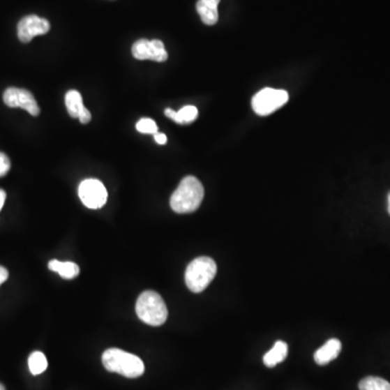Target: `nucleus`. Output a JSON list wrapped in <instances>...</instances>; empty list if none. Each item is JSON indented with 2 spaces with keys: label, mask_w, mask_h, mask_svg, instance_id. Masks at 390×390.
Wrapping results in <instances>:
<instances>
[{
  "label": "nucleus",
  "mask_w": 390,
  "mask_h": 390,
  "mask_svg": "<svg viewBox=\"0 0 390 390\" xmlns=\"http://www.w3.org/2000/svg\"><path fill=\"white\" fill-rule=\"evenodd\" d=\"M204 199V187L197 178L187 176L170 197V207L177 213H193Z\"/></svg>",
  "instance_id": "nucleus-1"
},
{
  "label": "nucleus",
  "mask_w": 390,
  "mask_h": 390,
  "mask_svg": "<svg viewBox=\"0 0 390 390\" xmlns=\"http://www.w3.org/2000/svg\"><path fill=\"white\" fill-rule=\"evenodd\" d=\"M102 362L107 371L128 378H137L144 373V363L139 357L121 349L110 348L102 354Z\"/></svg>",
  "instance_id": "nucleus-2"
},
{
  "label": "nucleus",
  "mask_w": 390,
  "mask_h": 390,
  "mask_svg": "<svg viewBox=\"0 0 390 390\" xmlns=\"http://www.w3.org/2000/svg\"><path fill=\"white\" fill-rule=\"evenodd\" d=\"M136 313L142 322L151 327H160L167 320L165 301L154 291L143 292L136 303Z\"/></svg>",
  "instance_id": "nucleus-3"
},
{
  "label": "nucleus",
  "mask_w": 390,
  "mask_h": 390,
  "mask_svg": "<svg viewBox=\"0 0 390 390\" xmlns=\"http://www.w3.org/2000/svg\"><path fill=\"white\" fill-rule=\"evenodd\" d=\"M216 273V262L211 258L203 256L190 262L184 274V280L190 291L199 294L207 289Z\"/></svg>",
  "instance_id": "nucleus-4"
},
{
  "label": "nucleus",
  "mask_w": 390,
  "mask_h": 390,
  "mask_svg": "<svg viewBox=\"0 0 390 390\" xmlns=\"http://www.w3.org/2000/svg\"><path fill=\"white\" fill-rule=\"evenodd\" d=\"M287 101L289 93L285 90L264 88L253 98L252 107L256 114L267 117L283 107Z\"/></svg>",
  "instance_id": "nucleus-5"
},
{
  "label": "nucleus",
  "mask_w": 390,
  "mask_h": 390,
  "mask_svg": "<svg viewBox=\"0 0 390 390\" xmlns=\"http://www.w3.org/2000/svg\"><path fill=\"white\" fill-rule=\"evenodd\" d=\"M78 195L84 205L90 209H99L107 201V191L105 184L97 179H86L78 188Z\"/></svg>",
  "instance_id": "nucleus-6"
},
{
  "label": "nucleus",
  "mask_w": 390,
  "mask_h": 390,
  "mask_svg": "<svg viewBox=\"0 0 390 390\" xmlns=\"http://www.w3.org/2000/svg\"><path fill=\"white\" fill-rule=\"evenodd\" d=\"M133 58L137 60H152L156 62H165L168 58L167 51L163 42L158 39H139L133 44Z\"/></svg>",
  "instance_id": "nucleus-7"
},
{
  "label": "nucleus",
  "mask_w": 390,
  "mask_h": 390,
  "mask_svg": "<svg viewBox=\"0 0 390 390\" xmlns=\"http://www.w3.org/2000/svg\"><path fill=\"white\" fill-rule=\"evenodd\" d=\"M3 102L9 107H21L29 112L33 117H37L40 113L37 101L32 92L21 88L10 87L3 92Z\"/></svg>",
  "instance_id": "nucleus-8"
},
{
  "label": "nucleus",
  "mask_w": 390,
  "mask_h": 390,
  "mask_svg": "<svg viewBox=\"0 0 390 390\" xmlns=\"http://www.w3.org/2000/svg\"><path fill=\"white\" fill-rule=\"evenodd\" d=\"M49 29H50V23L48 20L35 15H27L17 24V37L21 42L27 44L34 37L47 34Z\"/></svg>",
  "instance_id": "nucleus-9"
},
{
  "label": "nucleus",
  "mask_w": 390,
  "mask_h": 390,
  "mask_svg": "<svg viewBox=\"0 0 390 390\" xmlns=\"http://www.w3.org/2000/svg\"><path fill=\"white\" fill-rule=\"evenodd\" d=\"M66 105L68 114L78 119L82 124H88L91 121V114L83 103V98L77 90H70L66 95Z\"/></svg>",
  "instance_id": "nucleus-10"
},
{
  "label": "nucleus",
  "mask_w": 390,
  "mask_h": 390,
  "mask_svg": "<svg viewBox=\"0 0 390 390\" xmlns=\"http://www.w3.org/2000/svg\"><path fill=\"white\" fill-rule=\"evenodd\" d=\"M342 350V343L337 338H331L322 347L317 349L315 354V363L325 366L338 357Z\"/></svg>",
  "instance_id": "nucleus-11"
},
{
  "label": "nucleus",
  "mask_w": 390,
  "mask_h": 390,
  "mask_svg": "<svg viewBox=\"0 0 390 390\" xmlns=\"http://www.w3.org/2000/svg\"><path fill=\"white\" fill-rule=\"evenodd\" d=\"M220 0H199L197 10L204 24L213 25L218 21V5Z\"/></svg>",
  "instance_id": "nucleus-12"
},
{
  "label": "nucleus",
  "mask_w": 390,
  "mask_h": 390,
  "mask_svg": "<svg viewBox=\"0 0 390 390\" xmlns=\"http://www.w3.org/2000/svg\"><path fill=\"white\" fill-rule=\"evenodd\" d=\"M287 352H289L287 344L282 342V340H278L269 352L264 354V366H268V368H273V366H278L285 360Z\"/></svg>",
  "instance_id": "nucleus-13"
},
{
  "label": "nucleus",
  "mask_w": 390,
  "mask_h": 390,
  "mask_svg": "<svg viewBox=\"0 0 390 390\" xmlns=\"http://www.w3.org/2000/svg\"><path fill=\"white\" fill-rule=\"evenodd\" d=\"M165 115L168 119L176 121L177 124H190V123H193L197 119L199 111L193 105H186V107H182L178 112L174 111L172 109H166Z\"/></svg>",
  "instance_id": "nucleus-14"
},
{
  "label": "nucleus",
  "mask_w": 390,
  "mask_h": 390,
  "mask_svg": "<svg viewBox=\"0 0 390 390\" xmlns=\"http://www.w3.org/2000/svg\"><path fill=\"white\" fill-rule=\"evenodd\" d=\"M51 271L60 274L63 279H74L80 274V267L72 262H60V260H50L48 264Z\"/></svg>",
  "instance_id": "nucleus-15"
},
{
  "label": "nucleus",
  "mask_w": 390,
  "mask_h": 390,
  "mask_svg": "<svg viewBox=\"0 0 390 390\" xmlns=\"http://www.w3.org/2000/svg\"><path fill=\"white\" fill-rule=\"evenodd\" d=\"M47 366H48V361L43 352H35L29 356V368L33 375L42 374L43 372L46 371Z\"/></svg>",
  "instance_id": "nucleus-16"
},
{
  "label": "nucleus",
  "mask_w": 390,
  "mask_h": 390,
  "mask_svg": "<svg viewBox=\"0 0 390 390\" xmlns=\"http://www.w3.org/2000/svg\"><path fill=\"white\" fill-rule=\"evenodd\" d=\"M360 390H390V384L386 380L376 376H368L359 383Z\"/></svg>",
  "instance_id": "nucleus-17"
},
{
  "label": "nucleus",
  "mask_w": 390,
  "mask_h": 390,
  "mask_svg": "<svg viewBox=\"0 0 390 390\" xmlns=\"http://www.w3.org/2000/svg\"><path fill=\"white\" fill-rule=\"evenodd\" d=\"M136 128L139 133H148V135H156L158 131L156 121L151 119H141L137 123Z\"/></svg>",
  "instance_id": "nucleus-18"
},
{
  "label": "nucleus",
  "mask_w": 390,
  "mask_h": 390,
  "mask_svg": "<svg viewBox=\"0 0 390 390\" xmlns=\"http://www.w3.org/2000/svg\"><path fill=\"white\" fill-rule=\"evenodd\" d=\"M11 167L9 158L6 156L5 153L0 152V177H3L8 174Z\"/></svg>",
  "instance_id": "nucleus-19"
},
{
  "label": "nucleus",
  "mask_w": 390,
  "mask_h": 390,
  "mask_svg": "<svg viewBox=\"0 0 390 390\" xmlns=\"http://www.w3.org/2000/svg\"><path fill=\"white\" fill-rule=\"evenodd\" d=\"M154 140H156L158 144L163 146V144H166V142H167V137H166V135H164V133H156V135H154Z\"/></svg>",
  "instance_id": "nucleus-20"
},
{
  "label": "nucleus",
  "mask_w": 390,
  "mask_h": 390,
  "mask_svg": "<svg viewBox=\"0 0 390 390\" xmlns=\"http://www.w3.org/2000/svg\"><path fill=\"white\" fill-rule=\"evenodd\" d=\"M8 276H9V272L6 268L0 266V285L3 283V282L7 281Z\"/></svg>",
  "instance_id": "nucleus-21"
},
{
  "label": "nucleus",
  "mask_w": 390,
  "mask_h": 390,
  "mask_svg": "<svg viewBox=\"0 0 390 390\" xmlns=\"http://www.w3.org/2000/svg\"><path fill=\"white\" fill-rule=\"evenodd\" d=\"M6 197H7V194H6V192L3 191V189H0V211L3 209V204H5L6 202Z\"/></svg>",
  "instance_id": "nucleus-22"
},
{
  "label": "nucleus",
  "mask_w": 390,
  "mask_h": 390,
  "mask_svg": "<svg viewBox=\"0 0 390 390\" xmlns=\"http://www.w3.org/2000/svg\"><path fill=\"white\" fill-rule=\"evenodd\" d=\"M388 213H390V193L388 194Z\"/></svg>",
  "instance_id": "nucleus-23"
},
{
  "label": "nucleus",
  "mask_w": 390,
  "mask_h": 390,
  "mask_svg": "<svg viewBox=\"0 0 390 390\" xmlns=\"http://www.w3.org/2000/svg\"><path fill=\"white\" fill-rule=\"evenodd\" d=\"M0 390H6L5 386L3 384H0Z\"/></svg>",
  "instance_id": "nucleus-24"
}]
</instances>
